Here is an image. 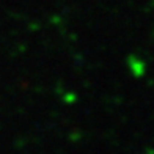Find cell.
Returning a JSON list of instances; mask_svg holds the SVG:
<instances>
[{
	"label": "cell",
	"mask_w": 154,
	"mask_h": 154,
	"mask_svg": "<svg viewBox=\"0 0 154 154\" xmlns=\"http://www.w3.org/2000/svg\"><path fill=\"white\" fill-rule=\"evenodd\" d=\"M129 68H131L132 74H134L135 77L143 75V72H145V63L142 60L135 58V57H131L129 58Z\"/></svg>",
	"instance_id": "obj_1"
}]
</instances>
